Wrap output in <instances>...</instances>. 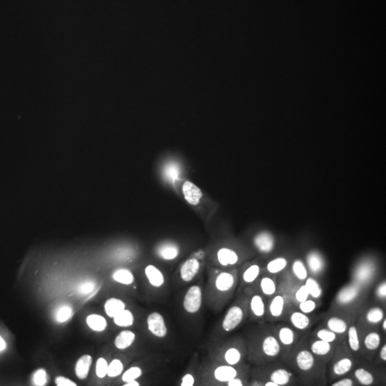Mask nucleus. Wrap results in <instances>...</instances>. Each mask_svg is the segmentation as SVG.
Instances as JSON below:
<instances>
[{
  "label": "nucleus",
  "instance_id": "obj_50",
  "mask_svg": "<svg viewBox=\"0 0 386 386\" xmlns=\"http://www.w3.org/2000/svg\"><path fill=\"white\" fill-rule=\"evenodd\" d=\"M331 385L332 386H354L358 385L357 384V382L353 376H344L341 377V378L337 379V380H334V382H331Z\"/></svg>",
  "mask_w": 386,
  "mask_h": 386
},
{
  "label": "nucleus",
  "instance_id": "obj_18",
  "mask_svg": "<svg viewBox=\"0 0 386 386\" xmlns=\"http://www.w3.org/2000/svg\"><path fill=\"white\" fill-rule=\"evenodd\" d=\"M286 302L284 296L281 294L274 295L268 303L266 311L273 320L281 318L285 312Z\"/></svg>",
  "mask_w": 386,
  "mask_h": 386
},
{
  "label": "nucleus",
  "instance_id": "obj_4",
  "mask_svg": "<svg viewBox=\"0 0 386 386\" xmlns=\"http://www.w3.org/2000/svg\"><path fill=\"white\" fill-rule=\"evenodd\" d=\"M367 290L356 283H348L339 290L334 299V312H356L365 297Z\"/></svg>",
  "mask_w": 386,
  "mask_h": 386
},
{
  "label": "nucleus",
  "instance_id": "obj_46",
  "mask_svg": "<svg viewBox=\"0 0 386 386\" xmlns=\"http://www.w3.org/2000/svg\"><path fill=\"white\" fill-rule=\"evenodd\" d=\"M374 296L376 300L380 303H385L386 300V281L382 280L375 286L374 290Z\"/></svg>",
  "mask_w": 386,
  "mask_h": 386
},
{
  "label": "nucleus",
  "instance_id": "obj_32",
  "mask_svg": "<svg viewBox=\"0 0 386 386\" xmlns=\"http://www.w3.org/2000/svg\"><path fill=\"white\" fill-rule=\"evenodd\" d=\"M125 303L120 299L111 298L105 303V311L110 317H115L125 309Z\"/></svg>",
  "mask_w": 386,
  "mask_h": 386
},
{
  "label": "nucleus",
  "instance_id": "obj_5",
  "mask_svg": "<svg viewBox=\"0 0 386 386\" xmlns=\"http://www.w3.org/2000/svg\"><path fill=\"white\" fill-rule=\"evenodd\" d=\"M266 365L265 381L275 382L278 386L300 385V380L294 372L282 360Z\"/></svg>",
  "mask_w": 386,
  "mask_h": 386
},
{
  "label": "nucleus",
  "instance_id": "obj_25",
  "mask_svg": "<svg viewBox=\"0 0 386 386\" xmlns=\"http://www.w3.org/2000/svg\"><path fill=\"white\" fill-rule=\"evenodd\" d=\"M145 274L150 284L154 288H160L165 284V276L162 271L154 265H148L145 269Z\"/></svg>",
  "mask_w": 386,
  "mask_h": 386
},
{
  "label": "nucleus",
  "instance_id": "obj_22",
  "mask_svg": "<svg viewBox=\"0 0 386 386\" xmlns=\"http://www.w3.org/2000/svg\"><path fill=\"white\" fill-rule=\"evenodd\" d=\"M289 321L292 327L298 331H306L312 324L311 317L300 310L290 312Z\"/></svg>",
  "mask_w": 386,
  "mask_h": 386
},
{
  "label": "nucleus",
  "instance_id": "obj_17",
  "mask_svg": "<svg viewBox=\"0 0 386 386\" xmlns=\"http://www.w3.org/2000/svg\"><path fill=\"white\" fill-rule=\"evenodd\" d=\"M347 345L351 353L354 355L356 358L362 356L361 346H360V339L359 333L357 329L356 321L351 324L348 328L346 334Z\"/></svg>",
  "mask_w": 386,
  "mask_h": 386
},
{
  "label": "nucleus",
  "instance_id": "obj_41",
  "mask_svg": "<svg viewBox=\"0 0 386 386\" xmlns=\"http://www.w3.org/2000/svg\"><path fill=\"white\" fill-rule=\"evenodd\" d=\"M261 273V268L259 265L252 264L246 268L242 275V280L247 284L254 283L259 278Z\"/></svg>",
  "mask_w": 386,
  "mask_h": 386
},
{
  "label": "nucleus",
  "instance_id": "obj_8",
  "mask_svg": "<svg viewBox=\"0 0 386 386\" xmlns=\"http://www.w3.org/2000/svg\"><path fill=\"white\" fill-rule=\"evenodd\" d=\"M273 333L283 349V360L288 356L299 341L298 331L292 326L279 324L273 326ZM282 360V361H283Z\"/></svg>",
  "mask_w": 386,
  "mask_h": 386
},
{
  "label": "nucleus",
  "instance_id": "obj_44",
  "mask_svg": "<svg viewBox=\"0 0 386 386\" xmlns=\"http://www.w3.org/2000/svg\"><path fill=\"white\" fill-rule=\"evenodd\" d=\"M317 307V301L312 298H307L305 301L298 304V310L307 315L315 311Z\"/></svg>",
  "mask_w": 386,
  "mask_h": 386
},
{
  "label": "nucleus",
  "instance_id": "obj_38",
  "mask_svg": "<svg viewBox=\"0 0 386 386\" xmlns=\"http://www.w3.org/2000/svg\"><path fill=\"white\" fill-rule=\"evenodd\" d=\"M87 324L92 331L102 332L107 327V322L103 316L92 314L87 317Z\"/></svg>",
  "mask_w": 386,
  "mask_h": 386
},
{
  "label": "nucleus",
  "instance_id": "obj_9",
  "mask_svg": "<svg viewBox=\"0 0 386 386\" xmlns=\"http://www.w3.org/2000/svg\"><path fill=\"white\" fill-rule=\"evenodd\" d=\"M324 322L325 327L335 334L345 338L351 324L356 320V312H334Z\"/></svg>",
  "mask_w": 386,
  "mask_h": 386
},
{
  "label": "nucleus",
  "instance_id": "obj_47",
  "mask_svg": "<svg viewBox=\"0 0 386 386\" xmlns=\"http://www.w3.org/2000/svg\"><path fill=\"white\" fill-rule=\"evenodd\" d=\"M32 382L37 386L45 385L47 382V375L44 369H40L33 374Z\"/></svg>",
  "mask_w": 386,
  "mask_h": 386
},
{
  "label": "nucleus",
  "instance_id": "obj_30",
  "mask_svg": "<svg viewBox=\"0 0 386 386\" xmlns=\"http://www.w3.org/2000/svg\"><path fill=\"white\" fill-rule=\"evenodd\" d=\"M242 356L241 348L230 346L224 352L223 359L226 364L237 366L242 361Z\"/></svg>",
  "mask_w": 386,
  "mask_h": 386
},
{
  "label": "nucleus",
  "instance_id": "obj_27",
  "mask_svg": "<svg viewBox=\"0 0 386 386\" xmlns=\"http://www.w3.org/2000/svg\"><path fill=\"white\" fill-rule=\"evenodd\" d=\"M251 313L256 318H263L266 314V304L264 297L260 294H254L250 300Z\"/></svg>",
  "mask_w": 386,
  "mask_h": 386
},
{
  "label": "nucleus",
  "instance_id": "obj_28",
  "mask_svg": "<svg viewBox=\"0 0 386 386\" xmlns=\"http://www.w3.org/2000/svg\"><path fill=\"white\" fill-rule=\"evenodd\" d=\"M159 257L160 259L165 260V261H172V260L177 259L179 253H180V249L178 246L171 242H165L162 244L158 247L157 250Z\"/></svg>",
  "mask_w": 386,
  "mask_h": 386
},
{
  "label": "nucleus",
  "instance_id": "obj_24",
  "mask_svg": "<svg viewBox=\"0 0 386 386\" xmlns=\"http://www.w3.org/2000/svg\"><path fill=\"white\" fill-rule=\"evenodd\" d=\"M215 380L220 382H227L234 377L238 376L236 367L228 364L220 365L215 369L213 373Z\"/></svg>",
  "mask_w": 386,
  "mask_h": 386
},
{
  "label": "nucleus",
  "instance_id": "obj_7",
  "mask_svg": "<svg viewBox=\"0 0 386 386\" xmlns=\"http://www.w3.org/2000/svg\"><path fill=\"white\" fill-rule=\"evenodd\" d=\"M377 266L372 259L361 260L352 270L351 282L368 290L377 277Z\"/></svg>",
  "mask_w": 386,
  "mask_h": 386
},
{
  "label": "nucleus",
  "instance_id": "obj_54",
  "mask_svg": "<svg viewBox=\"0 0 386 386\" xmlns=\"http://www.w3.org/2000/svg\"><path fill=\"white\" fill-rule=\"evenodd\" d=\"M94 289V283L92 282H88V283H83V285L80 286V293H83V294H88L90 293Z\"/></svg>",
  "mask_w": 386,
  "mask_h": 386
},
{
  "label": "nucleus",
  "instance_id": "obj_39",
  "mask_svg": "<svg viewBox=\"0 0 386 386\" xmlns=\"http://www.w3.org/2000/svg\"><path fill=\"white\" fill-rule=\"evenodd\" d=\"M292 274L300 282H303L307 279L309 275L306 266L304 262L300 259L295 260L292 264L291 267Z\"/></svg>",
  "mask_w": 386,
  "mask_h": 386
},
{
  "label": "nucleus",
  "instance_id": "obj_53",
  "mask_svg": "<svg viewBox=\"0 0 386 386\" xmlns=\"http://www.w3.org/2000/svg\"><path fill=\"white\" fill-rule=\"evenodd\" d=\"M195 384V377L192 374L187 373L182 377L181 386H193Z\"/></svg>",
  "mask_w": 386,
  "mask_h": 386
},
{
  "label": "nucleus",
  "instance_id": "obj_16",
  "mask_svg": "<svg viewBox=\"0 0 386 386\" xmlns=\"http://www.w3.org/2000/svg\"><path fill=\"white\" fill-rule=\"evenodd\" d=\"M351 373L358 385L370 386L377 382L374 372L365 367H357L356 365Z\"/></svg>",
  "mask_w": 386,
  "mask_h": 386
},
{
  "label": "nucleus",
  "instance_id": "obj_34",
  "mask_svg": "<svg viewBox=\"0 0 386 386\" xmlns=\"http://www.w3.org/2000/svg\"><path fill=\"white\" fill-rule=\"evenodd\" d=\"M260 288L265 296H273L278 289L276 280L270 276L263 277L260 281Z\"/></svg>",
  "mask_w": 386,
  "mask_h": 386
},
{
  "label": "nucleus",
  "instance_id": "obj_19",
  "mask_svg": "<svg viewBox=\"0 0 386 386\" xmlns=\"http://www.w3.org/2000/svg\"><path fill=\"white\" fill-rule=\"evenodd\" d=\"M275 238L269 232H261L256 235L254 238V244L256 248L261 253L268 254L274 250Z\"/></svg>",
  "mask_w": 386,
  "mask_h": 386
},
{
  "label": "nucleus",
  "instance_id": "obj_21",
  "mask_svg": "<svg viewBox=\"0 0 386 386\" xmlns=\"http://www.w3.org/2000/svg\"><path fill=\"white\" fill-rule=\"evenodd\" d=\"M201 268V264L196 259H189L181 266L180 275L181 279L184 282L192 281L197 276Z\"/></svg>",
  "mask_w": 386,
  "mask_h": 386
},
{
  "label": "nucleus",
  "instance_id": "obj_23",
  "mask_svg": "<svg viewBox=\"0 0 386 386\" xmlns=\"http://www.w3.org/2000/svg\"><path fill=\"white\" fill-rule=\"evenodd\" d=\"M184 198L189 204L192 206H197L201 202L203 197V192L201 189L189 181H186L182 187Z\"/></svg>",
  "mask_w": 386,
  "mask_h": 386
},
{
  "label": "nucleus",
  "instance_id": "obj_2",
  "mask_svg": "<svg viewBox=\"0 0 386 386\" xmlns=\"http://www.w3.org/2000/svg\"><path fill=\"white\" fill-rule=\"evenodd\" d=\"M254 346V358L261 364L283 360V349L272 328L263 331Z\"/></svg>",
  "mask_w": 386,
  "mask_h": 386
},
{
  "label": "nucleus",
  "instance_id": "obj_58",
  "mask_svg": "<svg viewBox=\"0 0 386 386\" xmlns=\"http://www.w3.org/2000/svg\"><path fill=\"white\" fill-rule=\"evenodd\" d=\"M140 385H141V384H140L139 382L137 381V380H131V381L126 382L125 384H124V386H140Z\"/></svg>",
  "mask_w": 386,
  "mask_h": 386
},
{
  "label": "nucleus",
  "instance_id": "obj_48",
  "mask_svg": "<svg viewBox=\"0 0 386 386\" xmlns=\"http://www.w3.org/2000/svg\"><path fill=\"white\" fill-rule=\"evenodd\" d=\"M310 298V295H309L308 290H307V287L305 285L302 284L300 287L295 290L294 293V299L295 302L297 303H301V302L305 301L307 298Z\"/></svg>",
  "mask_w": 386,
  "mask_h": 386
},
{
  "label": "nucleus",
  "instance_id": "obj_57",
  "mask_svg": "<svg viewBox=\"0 0 386 386\" xmlns=\"http://www.w3.org/2000/svg\"><path fill=\"white\" fill-rule=\"evenodd\" d=\"M6 342H5V341L4 339H3V338L0 336V353L3 351H5V350L6 349Z\"/></svg>",
  "mask_w": 386,
  "mask_h": 386
},
{
  "label": "nucleus",
  "instance_id": "obj_49",
  "mask_svg": "<svg viewBox=\"0 0 386 386\" xmlns=\"http://www.w3.org/2000/svg\"><path fill=\"white\" fill-rule=\"evenodd\" d=\"M108 363L104 358H100L96 363V374L100 378H104L107 375Z\"/></svg>",
  "mask_w": 386,
  "mask_h": 386
},
{
  "label": "nucleus",
  "instance_id": "obj_37",
  "mask_svg": "<svg viewBox=\"0 0 386 386\" xmlns=\"http://www.w3.org/2000/svg\"><path fill=\"white\" fill-rule=\"evenodd\" d=\"M112 277L114 281L122 285H131L135 282L134 275L125 268H120L114 271Z\"/></svg>",
  "mask_w": 386,
  "mask_h": 386
},
{
  "label": "nucleus",
  "instance_id": "obj_31",
  "mask_svg": "<svg viewBox=\"0 0 386 386\" xmlns=\"http://www.w3.org/2000/svg\"><path fill=\"white\" fill-rule=\"evenodd\" d=\"M92 363V357L90 355H84L80 357L75 365V373L77 376L81 380L86 378L90 371Z\"/></svg>",
  "mask_w": 386,
  "mask_h": 386
},
{
  "label": "nucleus",
  "instance_id": "obj_43",
  "mask_svg": "<svg viewBox=\"0 0 386 386\" xmlns=\"http://www.w3.org/2000/svg\"><path fill=\"white\" fill-rule=\"evenodd\" d=\"M73 309L69 305H61L57 309L55 313V319L57 322L65 323L71 318Z\"/></svg>",
  "mask_w": 386,
  "mask_h": 386
},
{
  "label": "nucleus",
  "instance_id": "obj_35",
  "mask_svg": "<svg viewBox=\"0 0 386 386\" xmlns=\"http://www.w3.org/2000/svg\"><path fill=\"white\" fill-rule=\"evenodd\" d=\"M303 283L307 287L309 295H310V297H311V298L315 300L321 298L324 291H323V288L320 283L315 278L309 276Z\"/></svg>",
  "mask_w": 386,
  "mask_h": 386
},
{
  "label": "nucleus",
  "instance_id": "obj_33",
  "mask_svg": "<svg viewBox=\"0 0 386 386\" xmlns=\"http://www.w3.org/2000/svg\"><path fill=\"white\" fill-rule=\"evenodd\" d=\"M314 336H315L314 338H317V339L333 343H338L342 341L343 339H345V338L341 337V336L335 334L334 332L331 331V330L328 329L325 326L317 329V331L314 334Z\"/></svg>",
  "mask_w": 386,
  "mask_h": 386
},
{
  "label": "nucleus",
  "instance_id": "obj_56",
  "mask_svg": "<svg viewBox=\"0 0 386 386\" xmlns=\"http://www.w3.org/2000/svg\"><path fill=\"white\" fill-rule=\"evenodd\" d=\"M226 383L228 386H243L245 385L242 379L238 376L234 377V378L227 382Z\"/></svg>",
  "mask_w": 386,
  "mask_h": 386
},
{
  "label": "nucleus",
  "instance_id": "obj_29",
  "mask_svg": "<svg viewBox=\"0 0 386 386\" xmlns=\"http://www.w3.org/2000/svg\"><path fill=\"white\" fill-rule=\"evenodd\" d=\"M136 339V335L131 331H122L114 340V346L119 350L130 348Z\"/></svg>",
  "mask_w": 386,
  "mask_h": 386
},
{
  "label": "nucleus",
  "instance_id": "obj_13",
  "mask_svg": "<svg viewBox=\"0 0 386 386\" xmlns=\"http://www.w3.org/2000/svg\"><path fill=\"white\" fill-rule=\"evenodd\" d=\"M245 317V310L240 305L230 307L224 317L222 328L225 332H231L242 324Z\"/></svg>",
  "mask_w": 386,
  "mask_h": 386
},
{
  "label": "nucleus",
  "instance_id": "obj_26",
  "mask_svg": "<svg viewBox=\"0 0 386 386\" xmlns=\"http://www.w3.org/2000/svg\"><path fill=\"white\" fill-rule=\"evenodd\" d=\"M218 262L223 267L235 266L239 262L238 254L228 247H223L217 253Z\"/></svg>",
  "mask_w": 386,
  "mask_h": 386
},
{
  "label": "nucleus",
  "instance_id": "obj_51",
  "mask_svg": "<svg viewBox=\"0 0 386 386\" xmlns=\"http://www.w3.org/2000/svg\"><path fill=\"white\" fill-rule=\"evenodd\" d=\"M166 175L170 180H175L178 177V169L175 165H169L166 169Z\"/></svg>",
  "mask_w": 386,
  "mask_h": 386
},
{
  "label": "nucleus",
  "instance_id": "obj_3",
  "mask_svg": "<svg viewBox=\"0 0 386 386\" xmlns=\"http://www.w3.org/2000/svg\"><path fill=\"white\" fill-rule=\"evenodd\" d=\"M329 382L346 376L356 365V358L343 339L338 343L334 356L329 362Z\"/></svg>",
  "mask_w": 386,
  "mask_h": 386
},
{
  "label": "nucleus",
  "instance_id": "obj_45",
  "mask_svg": "<svg viewBox=\"0 0 386 386\" xmlns=\"http://www.w3.org/2000/svg\"><path fill=\"white\" fill-rule=\"evenodd\" d=\"M143 375V370L140 367L134 366L128 369L123 373L122 380L124 382L137 380Z\"/></svg>",
  "mask_w": 386,
  "mask_h": 386
},
{
  "label": "nucleus",
  "instance_id": "obj_14",
  "mask_svg": "<svg viewBox=\"0 0 386 386\" xmlns=\"http://www.w3.org/2000/svg\"><path fill=\"white\" fill-rule=\"evenodd\" d=\"M306 266L309 275L314 278H319L325 272L326 268V260L324 256L317 251H310L307 254Z\"/></svg>",
  "mask_w": 386,
  "mask_h": 386
},
{
  "label": "nucleus",
  "instance_id": "obj_11",
  "mask_svg": "<svg viewBox=\"0 0 386 386\" xmlns=\"http://www.w3.org/2000/svg\"><path fill=\"white\" fill-rule=\"evenodd\" d=\"M385 317L384 309L380 305H375L363 312L356 324L362 327L378 328Z\"/></svg>",
  "mask_w": 386,
  "mask_h": 386
},
{
  "label": "nucleus",
  "instance_id": "obj_1",
  "mask_svg": "<svg viewBox=\"0 0 386 386\" xmlns=\"http://www.w3.org/2000/svg\"><path fill=\"white\" fill-rule=\"evenodd\" d=\"M303 385H326L327 363L312 354L305 338L299 340L294 348L283 360Z\"/></svg>",
  "mask_w": 386,
  "mask_h": 386
},
{
  "label": "nucleus",
  "instance_id": "obj_10",
  "mask_svg": "<svg viewBox=\"0 0 386 386\" xmlns=\"http://www.w3.org/2000/svg\"><path fill=\"white\" fill-rule=\"evenodd\" d=\"M338 343L326 342L313 338L310 341H307V346L312 354L324 360L328 364L334 356Z\"/></svg>",
  "mask_w": 386,
  "mask_h": 386
},
{
  "label": "nucleus",
  "instance_id": "obj_20",
  "mask_svg": "<svg viewBox=\"0 0 386 386\" xmlns=\"http://www.w3.org/2000/svg\"><path fill=\"white\" fill-rule=\"evenodd\" d=\"M236 283V277L234 273L222 272L215 278V286L221 293H229L233 289Z\"/></svg>",
  "mask_w": 386,
  "mask_h": 386
},
{
  "label": "nucleus",
  "instance_id": "obj_40",
  "mask_svg": "<svg viewBox=\"0 0 386 386\" xmlns=\"http://www.w3.org/2000/svg\"><path fill=\"white\" fill-rule=\"evenodd\" d=\"M114 324L119 327L127 328L132 326L134 324V315L131 310L124 309L118 315L113 317Z\"/></svg>",
  "mask_w": 386,
  "mask_h": 386
},
{
  "label": "nucleus",
  "instance_id": "obj_36",
  "mask_svg": "<svg viewBox=\"0 0 386 386\" xmlns=\"http://www.w3.org/2000/svg\"><path fill=\"white\" fill-rule=\"evenodd\" d=\"M288 265V260L285 258L278 257L268 263L266 270H267L268 274L275 276V275H278L280 273L283 272Z\"/></svg>",
  "mask_w": 386,
  "mask_h": 386
},
{
  "label": "nucleus",
  "instance_id": "obj_15",
  "mask_svg": "<svg viewBox=\"0 0 386 386\" xmlns=\"http://www.w3.org/2000/svg\"><path fill=\"white\" fill-rule=\"evenodd\" d=\"M147 325L150 334L155 337L163 338L167 336L166 324L163 315H161L160 312H151L147 318Z\"/></svg>",
  "mask_w": 386,
  "mask_h": 386
},
{
  "label": "nucleus",
  "instance_id": "obj_6",
  "mask_svg": "<svg viewBox=\"0 0 386 386\" xmlns=\"http://www.w3.org/2000/svg\"><path fill=\"white\" fill-rule=\"evenodd\" d=\"M356 326L359 331L362 356L373 361L375 353L382 345V338L378 328L362 327L357 324Z\"/></svg>",
  "mask_w": 386,
  "mask_h": 386
},
{
  "label": "nucleus",
  "instance_id": "obj_52",
  "mask_svg": "<svg viewBox=\"0 0 386 386\" xmlns=\"http://www.w3.org/2000/svg\"><path fill=\"white\" fill-rule=\"evenodd\" d=\"M55 383L57 386H77L73 380H70L68 377L58 376L56 377Z\"/></svg>",
  "mask_w": 386,
  "mask_h": 386
},
{
  "label": "nucleus",
  "instance_id": "obj_59",
  "mask_svg": "<svg viewBox=\"0 0 386 386\" xmlns=\"http://www.w3.org/2000/svg\"><path fill=\"white\" fill-rule=\"evenodd\" d=\"M380 325H381V330L382 332L384 333V334H385L386 331V319L385 318L382 320L381 324H380Z\"/></svg>",
  "mask_w": 386,
  "mask_h": 386
},
{
  "label": "nucleus",
  "instance_id": "obj_12",
  "mask_svg": "<svg viewBox=\"0 0 386 386\" xmlns=\"http://www.w3.org/2000/svg\"><path fill=\"white\" fill-rule=\"evenodd\" d=\"M203 303V292L201 287L193 285L186 292L183 300V307L189 314L197 313Z\"/></svg>",
  "mask_w": 386,
  "mask_h": 386
},
{
  "label": "nucleus",
  "instance_id": "obj_42",
  "mask_svg": "<svg viewBox=\"0 0 386 386\" xmlns=\"http://www.w3.org/2000/svg\"><path fill=\"white\" fill-rule=\"evenodd\" d=\"M124 370V365L120 360L114 359L108 364L107 374L110 377H116L120 375Z\"/></svg>",
  "mask_w": 386,
  "mask_h": 386
},
{
  "label": "nucleus",
  "instance_id": "obj_55",
  "mask_svg": "<svg viewBox=\"0 0 386 386\" xmlns=\"http://www.w3.org/2000/svg\"><path fill=\"white\" fill-rule=\"evenodd\" d=\"M378 360L377 361H380L381 363H385L386 362V344H382L381 346L379 348L378 351Z\"/></svg>",
  "mask_w": 386,
  "mask_h": 386
}]
</instances>
